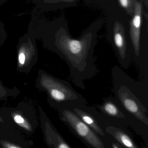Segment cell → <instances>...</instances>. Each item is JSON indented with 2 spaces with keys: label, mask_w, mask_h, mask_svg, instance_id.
<instances>
[{
  "label": "cell",
  "mask_w": 148,
  "mask_h": 148,
  "mask_svg": "<svg viewBox=\"0 0 148 148\" xmlns=\"http://www.w3.org/2000/svg\"><path fill=\"white\" fill-rule=\"evenodd\" d=\"M105 131L111 137L113 138L123 147L130 148H137L130 135L123 130L112 124H106Z\"/></svg>",
  "instance_id": "52a82bcc"
},
{
  "label": "cell",
  "mask_w": 148,
  "mask_h": 148,
  "mask_svg": "<svg viewBox=\"0 0 148 148\" xmlns=\"http://www.w3.org/2000/svg\"><path fill=\"white\" fill-rule=\"evenodd\" d=\"M26 60V57L24 53L19 50L18 54V61L21 64H24Z\"/></svg>",
  "instance_id": "8fae6325"
},
{
  "label": "cell",
  "mask_w": 148,
  "mask_h": 148,
  "mask_svg": "<svg viewBox=\"0 0 148 148\" xmlns=\"http://www.w3.org/2000/svg\"><path fill=\"white\" fill-rule=\"evenodd\" d=\"M110 147L113 148H123L122 145H120L119 143H114V142H112L111 143Z\"/></svg>",
  "instance_id": "4fadbf2b"
},
{
  "label": "cell",
  "mask_w": 148,
  "mask_h": 148,
  "mask_svg": "<svg viewBox=\"0 0 148 148\" xmlns=\"http://www.w3.org/2000/svg\"><path fill=\"white\" fill-rule=\"evenodd\" d=\"M73 1L75 0H32V2L37 8L45 12L52 9L55 6L60 3Z\"/></svg>",
  "instance_id": "ba28073f"
},
{
  "label": "cell",
  "mask_w": 148,
  "mask_h": 148,
  "mask_svg": "<svg viewBox=\"0 0 148 148\" xmlns=\"http://www.w3.org/2000/svg\"><path fill=\"white\" fill-rule=\"evenodd\" d=\"M69 108L90 127L103 141L104 140L106 144H108V142L110 141V138L111 137L106 132V123L102 113L99 114L94 107L87 106L86 105L77 106Z\"/></svg>",
  "instance_id": "3957f363"
},
{
  "label": "cell",
  "mask_w": 148,
  "mask_h": 148,
  "mask_svg": "<svg viewBox=\"0 0 148 148\" xmlns=\"http://www.w3.org/2000/svg\"><path fill=\"white\" fill-rule=\"evenodd\" d=\"M143 4L138 1H136L134 13L130 22V34L132 42L134 53L138 57L140 51V33L143 14Z\"/></svg>",
  "instance_id": "5b68a950"
},
{
  "label": "cell",
  "mask_w": 148,
  "mask_h": 148,
  "mask_svg": "<svg viewBox=\"0 0 148 148\" xmlns=\"http://www.w3.org/2000/svg\"><path fill=\"white\" fill-rule=\"evenodd\" d=\"M113 33L114 43L118 51L119 62L122 67L126 69L129 67L131 60L129 58L127 53L124 28L122 24L119 21L115 22Z\"/></svg>",
  "instance_id": "8992f818"
},
{
  "label": "cell",
  "mask_w": 148,
  "mask_h": 148,
  "mask_svg": "<svg viewBox=\"0 0 148 148\" xmlns=\"http://www.w3.org/2000/svg\"><path fill=\"white\" fill-rule=\"evenodd\" d=\"M118 1L120 6L125 11L126 13L132 17L136 0H118Z\"/></svg>",
  "instance_id": "9c48e42d"
},
{
  "label": "cell",
  "mask_w": 148,
  "mask_h": 148,
  "mask_svg": "<svg viewBox=\"0 0 148 148\" xmlns=\"http://www.w3.org/2000/svg\"><path fill=\"white\" fill-rule=\"evenodd\" d=\"M59 110L61 120L86 146L90 148H106L103 139L71 109L62 108Z\"/></svg>",
  "instance_id": "7a4b0ae2"
},
{
  "label": "cell",
  "mask_w": 148,
  "mask_h": 148,
  "mask_svg": "<svg viewBox=\"0 0 148 148\" xmlns=\"http://www.w3.org/2000/svg\"><path fill=\"white\" fill-rule=\"evenodd\" d=\"M112 75L116 100L130 115L148 126V111L145 106L121 78L115 67Z\"/></svg>",
  "instance_id": "6da1fadb"
},
{
  "label": "cell",
  "mask_w": 148,
  "mask_h": 148,
  "mask_svg": "<svg viewBox=\"0 0 148 148\" xmlns=\"http://www.w3.org/2000/svg\"><path fill=\"white\" fill-rule=\"evenodd\" d=\"M14 120L17 123L22 124L25 122L24 119L20 115L15 116L14 117Z\"/></svg>",
  "instance_id": "7c38bea8"
},
{
  "label": "cell",
  "mask_w": 148,
  "mask_h": 148,
  "mask_svg": "<svg viewBox=\"0 0 148 148\" xmlns=\"http://www.w3.org/2000/svg\"><path fill=\"white\" fill-rule=\"evenodd\" d=\"M96 107L103 115L106 123L110 121H114V123L112 124L114 125L116 120L117 125L120 123V125L131 126L132 120H134L131 115L128 113L114 98L103 99V103L97 105ZM116 122L115 125H116Z\"/></svg>",
  "instance_id": "277c9868"
},
{
  "label": "cell",
  "mask_w": 148,
  "mask_h": 148,
  "mask_svg": "<svg viewBox=\"0 0 148 148\" xmlns=\"http://www.w3.org/2000/svg\"><path fill=\"white\" fill-rule=\"evenodd\" d=\"M9 0H0V6H1Z\"/></svg>",
  "instance_id": "5bb4252c"
},
{
  "label": "cell",
  "mask_w": 148,
  "mask_h": 148,
  "mask_svg": "<svg viewBox=\"0 0 148 148\" xmlns=\"http://www.w3.org/2000/svg\"><path fill=\"white\" fill-rule=\"evenodd\" d=\"M7 35L5 25L2 21L0 20V46L4 44L7 39Z\"/></svg>",
  "instance_id": "30bf717a"
}]
</instances>
